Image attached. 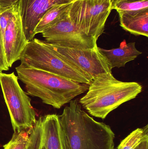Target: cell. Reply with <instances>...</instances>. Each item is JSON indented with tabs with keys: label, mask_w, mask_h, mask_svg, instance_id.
<instances>
[{
	"label": "cell",
	"mask_w": 148,
	"mask_h": 149,
	"mask_svg": "<svg viewBox=\"0 0 148 149\" xmlns=\"http://www.w3.org/2000/svg\"><path fill=\"white\" fill-rule=\"evenodd\" d=\"M58 115L65 149H114V133L108 125L94 120L72 100Z\"/></svg>",
	"instance_id": "6da1fadb"
},
{
	"label": "cell",
	"mask_w": 148,
	"mask_h": 149,
	"mask_svg": "<svg viewBox=\"0 0 148 149\" xmlns=\"http://www.w3.org/2000/svg\"><path fill=\"white\" fill-rule=\"evenodd\" d=\"M15 70L18 79L25 85L27 94L58 109L87 92L89 86L21 64Z\"/></svg>",
	"instance_id": "7a4b0ae2"
},
{
	"label": "cell",
	"mask_w": 148,
	"mask_h": 149,
	"mask_svg": "<svg viewBox=\"0 0 148 149\" xmlns=\"http://www.w3.org/2000/svg\"><path fill=\"white\" fill-rule=\"evenodd\" d=\"M142 89L138 82L121 81L112 73H103L93 79L79 102L91 116L103 120L121 104L136 98Z\"/></svg>",
	"instance_id": "3957f363"
},
{
	"label": "cell",
	"mask_w": 148,
	"mask_h": 149,
	"mask_svg": "<svg viewBox=\"0 0 148 149\" xmlns=\"http://www.w3.org/2000/svg\"><path fill=\"white\" fill-rule=\"evenodd\" d=\"M21 63L79 83L89 85V74L63 58L46 41L34 38L27 44L20 57Z\"/></svg>",
	"instance_id": "277c9868"
},
{
	"label": "cell",
	"mask_w": 148,
	"mask_h": 149,
	"mask_svg": "<svg viewBox=\"0 0 148 149\" xmlns=\"http://www.w3.org/2000/svg\"><path fill=\"white\" fill-rule=\"evenodd\" d=\"M18 79L14 72L0 73V85L14 132L32 129L36 121L31 99L20 86Z\"/></svg>",
	"instance_id": "5b68a950"
},
{
	"label": "cell",
	"mask_w": 148,
	"mask_h": 149,
	"mask_svg": "<svg viewBox=\"0 0 148 149\" xmlns=\"http://www.w3.org/2000/svg\"><path fill=\"white\" fill-rule=\"evenodd\" d=\"M112 5L111 0H73L68 16L79 30L97 40L104 32Z\"/></svg>",
	"instance_id": "8992f818"
},
{
	"label": "cell",
	"mask_w": 148,
	"mask_h": 149,
	"mask_svg": "<svg viewBox=\"0 0 148 149\" xmlns=\"http://www.w3.org/2000/svg\"><path fill=\"white\" fill-rule=\"evenodd\" d=\"M46 42L63 58L93 79L100 74L112 73L108 61L98 47L92 49H75Z\"/></svg>",
	"instance_id": "52a82bcc"
},
{
	"label": "cell",
	"mask_w": 148,
	"mask_h": 149,
	"mask_svg": "<svg viewBox=\"0 0 148 149\" xmlns=\"http://www.w3.org/2000/svg\"><path fill=\"white\" fill-rule=\"evenodd\" d=\"M47 42L68 48L92 49L98 47L97 40L81 31L73 24L67 14L41 32Z\"/></svg>",
	"instance_id": "ba28073f"
},
{
	"label": "cell",
	"mask_w": 148,
	"mask_h": 149,
	"mask_svg": "<svg viewBox=\"0 0 148 149\" xmlns=\"http://www.w3.org/2000/svg\"><path fill=\"white\" fill-rule=\"evenodd\" d=\"M3 45L5 56L9 68L20 60V57L28 42L24 34L19 1L15 4L14 11L4 32Z\"/></svg>",
	"instance_id": "9c48e42d"
},
{
	"label": "cell",
	"mask_w": 148,
	"mask_h": 149,
	"mask_svg": "<svg viewBox=\"0 0 148 149\" xmlns=\"http://www.w3.org/2000/svg\"><path fill=\"white\" fill-rule=\"evenodd\" d=\"M73 0H20L19 9L23 26L28 42L34 39L37 24L45 13L54 5Z\"/></svg>",
	"instance_id": "30bf717a"
},
{
	"label": "cell",
	"mask_w": 148,
	"mask_h": 149,
	"mask_svg": "<svg viewBox=\"0 0 148 149\" xmlns=\"http://www.w3.org/2000/svg\"><path fill=\"white\" fill-rule=\"evenodd\" d=\"M43 128L42 149H65L58 115L41 116Z\"/></svg>",
	"instance_id": "8fae6325"
},
{
	"label": "cell",
	"mask_w": 148,
	"mask_h": 149,
	"mask_svg": "<svg viewBox=\"0 0 148 149\" xmlns=\"http://www.w3.org/2000/svg\"><path fill=\"white\" fill-rule=\"evenodd\" d=\"M120 25L135 36L148 37V8L118 13Z\"/></svg>",
	"instance_id": "7c38bea8"
},
{
	"label": "cell",
	"mask_w": 148,
	"mask_h": 149,
	"mask_svg": "<svg viewBox=\"0 0 148 149\" xmlns=\"http://www.w3.org/2000/svg\"><path fill=\"white\" fill-rule=\"evenodd\" d=\"M135 44V42L127 44L126 41L123 40L118 48L111 49L98 48L107 59L112 70L115 67H125L127 63L135 60L142 54L136 49Z\"/></svg>",
	"instance_id": "4fadbf2b"
},
{
	"label": "cell",
	"mask_w": 148,
	"mask_h": 149,
	"mask_svg": "<svg viewBox=\"0 0 148 149\" xmlns=\"http://www.w3.org/2000/svg\"><path fill=\"white\" fill-rule=\"evenodd\" d=\"M72 1L56 4L50 8L43 16L35 29L34 33H41L45 29L63 18L68 12Z\"/></svg>",
	"instance_id": "5bb4252c"
},
{
	"label": "cell",
	"mask_w": 148,
	"mask_h": 149,
	"mask_svg": "<svg viewBox=\"0 0 148 149\" xmlns=\"http://www.w3.org/2000/svg\"><path fill=\"white\" fill-rule=\"evenodd\" d=\"M148 125L142 128L136 129L121 142L117 149H134L148 137Z\"/></svg>",
	"instance_id": "9a60e30c"
},
{
	"label": "cell",
	"mask_w": 148,
	"mask_h": 149,
	"mask_svg": "<svg viewBox=\"0 0 148 149\" xmlns=\"http://www.w3.org/2000/svg\"><path fill=\"white\" fill-rule=\"evenodd\" d=\"M148 8V0L121 1L115 0L112 3L111 10H116L118 13Z\"/></svg>",
	"instance_id": "2e32d148"
},
{
	"label": "cell",
	"mask_w": 148,
	"mask_h": 149,
	"mask_svg": "<svg viewBox=\"0 0 148 149\" xmlns=\"http://www.w3.org/2000/svg\"><path fill=\"white\" fill-rule=\"evenodd\" d=\"M32 129L15 131L10 141L3 146V149H27Z\"/></svg>",
	"instance_id": "e0dca14e"
},
{
	"label": "cell",
	"mask_w": 148,
	"mask_h": 149,
	"mask_svg": "<svg viewBox=\"0 0 148 149\" xmlns=\"http://www.w3.org/2000/svg\"><path fill=\"white\" fill-rule=\"evenodd\" d=\"M43 128L41 117L36 120L30 135L27 149H42Z\"/></svg>",
	"instance_id": "ac0fdd59"
},
{
	"label": "cell",
	"mask_w": 148,
	"mask_h": 149,
	"mask_svg": "<svg viewBox=\"0 0 148 149\" xmlns=\"http://www.w3.org/2000/svg\"><path fill=\"white\" fill-rule=\"evenodd\" d=\"M15 4L6 8L0 9V32L3 40L5 30L14 14Z\"/></svg>",
	"instance_id": "d6986e66"
},
{
	"label": "cell",
	"mask_w": 148,
	"mask_h": 149,
	"mask_svg": "<svg viewBox=\"0 0 148 149\" xmlns=\"http://www.w3.org/2000/svg\"><path fill=\"white\" fill-rule=\"evenodd\" d=\"M5 56L3 40L0 32V73L9 70Z\"/></svg>",
	"instance_id": "ffe728a7"
},
{
	"label": "cell",
	"mask_w": 148,
	"mask_h": 149,
	"mask_svg": "<svg viewBox=\"0 0 148 149\" xmlns=\"http://www.w3.org/2000/svg\"><path fill=\"white\" fill-rule=\"evenodd\" d=\"M20 0H0V9L6 8L15 4Z\"/></svg>",
	"instance_id": "44dd1931"
},
{
	"label": "cell",
	"mask_w": 148,
	"mask_h": 149,
	"mask_svg": "<svg viewBox=\"0 0 148 149\" xmlns=\"http://www.w3.org/2000/svg\"><path fill=\"white\" fill-rule=\"evenodd\" d=\"M134 149H148V137L145 138Z\"/></svg>",
	"instance_id": "7402d4cb"
},
{
	"label": "cell",
	"mask_w": 148,
	"mask_h": 149,
	"mask_svg": "<svg viewBox=\"0 0 148 149\" xmlns=\"http://www.w3.org/2000/svg\"><path fill=\"white\" fill-rule=\"evenodd\" d=\"M121 1H140V0H121Z\"/></svg>",
	"instance_id": "603a6c76"
},
{
	"label": "cell",
	"mask_w": 148,
	"mask_h": 149,
	"mask_svg": "<svg viewBox=\"0 0 148 149\" xmlns=\"http://www.w3.org/2000/svg\"><path fill=\"white\" fill-rule=\"evenodd\" d=\"M115 0H111V1H112V3Z\"/></svg>",
	"instance_id": "cb8c5ba5"
}]
</instances>
